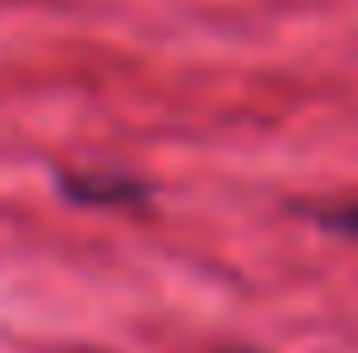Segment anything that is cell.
Masks as SVG:
<instances>
[{"instance_id":"3957f363","label":"cell","mask_w":358,"mask_h":353,"mask_svg":"<svg viewBox=\"0 0 358 353\" xmlns=\"http://www.w3.org/2000/svg\"><path fill=\"white\" fill-rule=\"evenodd\" d=\"M213 353H262V349H213Z\"/></svg>"},{"instance_id":"6da1fadb","label":"cell","mask_w":358,"mask_h":353,"mask_svg":"<svg viewBox=\"0 0 358 353\" xmlns=\"http://www.w3.org/2000/svg\"><path fill=\"white\" fill-rule=\"evenodd\" d=\"M63 199L73 203H87V208H121V203H141L150 194V184L136 175H121V170H68L59 175Z\"/></svg>"},{"instance_id":"7a4b0ae2","label":"cell","mask_w":358,"mask_h":353,"mask_svg":"<svg viewBox=\"0 0 358 353\" xmlns=\"http://www.w3.org/2000/svg\"><path fill=\"white\" fill-rule=\"evenodd\" d=\"M310 218H315L324 233L358 237V203H320V208H310Z\"/></svg>"}]
</instances>
